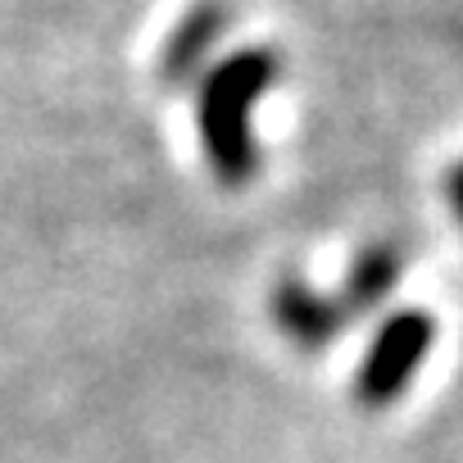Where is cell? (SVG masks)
I'll use <instances>...</instances> for the list:
<instances>
[{
  "instance_id": "cell-1",
  "label": "cell",
  "mask_w": 463,
  "mask_h": 463,
  "mask_svg": "<svg viewBox=\"0 0 463 463\" xmlns=\"http://www.w3.org/2000/svg\"><path fill=\"white\" fill-rule=\"evenodd\" d=\"M278 78H282V55L273 46H241L222 55L195 82V132L222 186H246L260 173V141L250 132V109L278 87Z\"/></svg>"
},
{
  "instance_id": "cell-2",
  "label": "cell",
  "mask_w": 463,
  "mask_h": 463,
  "mask_svg": "<svg viewBox=\"0 0 463 463\" xmlns=\"http://www.w3.org/2000/svg\"><path fill=\"white\" fill-rule=\"evenodd\" d=\"M436 341V323L427 309H395L382 318V327L373 332L359 373H354V400L364 409H386L391 400L404 395V386L413 382V373L422 368V359L431 354Z\"/></svg>"
},
{
  "instance_id": "cell-3",
  "label": "cell",
  "mask_w": 463,
  "mask_h": 463,
  "mask_svg": "<svg viewBox=\"0 0 463 463\" xmlns=\"http://www.w3.org/2000/svg\"><path fill=\"white\" fill-rule=\"evenodd\" d=\"M232 28V10L222 0H195V5L177 19V28L164 37V51L155 60V78L168 91H186L195 87L209 69H213V51Z\"/></svg>"
},
{
  "instance_id": "cell-4",
  "label": "cell",
  "mask_w": 463,
  "mask_h": 463,
  "mask_svg": "<svg viewBox=\"0 0 463 463\" xmlns=\"http://www.w3.org/2000/svg\"><path fill=\"white\" fill-rule=\"evenodd\" d=\"M269 309H273V323L282 327V336L305 350V354H318L327 350L345 327H350V314L336 296H323L314 291L305 278L296 273H282L273 282V296H269Z\"/></svg>"
},
{
  "instance_id": "cell-5",
  "label": "cell",
  "mask_w": 463,
  "mask_h": 463,
  "mask_svg": "<svg viewBox=\"0 0 463 463\" xmlns=\"http://www.w3.org/2000/svg\"><path fill=\"white\" fill-rule=\"evenodd\" d=\"M400 278H404V250H400L395 241H373V246H364V250L350 260L336 300L345 305L350 318L377 314V309L395 296Z\"/></svg>"
},
{
  "instance_id": "cell-6",
  "label": "cell",
  "mask_w": 463,
  "mask_h": 463,
  "mask_svg": "<svg viewBox=\"0 0 463 463\" xmlns=\"http://www.w3.org/2000/svg\"><path fill=\"white\" fill-rule=\"evenodd\" d=\"M440 186H445V204H449V213H454L458 227H463V159L445 168V182H440Z\"/></svg>"
}]
</instances>
